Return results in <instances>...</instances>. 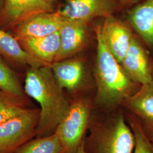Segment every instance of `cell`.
<instances>
[{
	"instance_id": "cell-1",
	"label": "cell",
	"mask_w": 153,
	"mask_h": 153,
	"mask_svg": "<svg viewBox=\"0 0 153 153\" xmlns=\"http://www.w3.org/2000/svg\"><path fill=\"white\" fill-rule=\"evenodd\" d=\"M24 90L40 105L35 137L54 133L67 114L71 103L66 98L50 66L30 67L25 80Z\"/></svg>"
},
{
	"instance_id": "cell-2",
	"label": "cell",
	"mask_w": 153,
	"mask_h": 153,
	"mask_svg": "<svg viewBox=\"0 0 153 153\" xmlns=\"http://www.w3.org/2000/svg\"><path fill=\"white\" fill-rule=\"evenodd\" d=\"M95 33L97 39L95 103L100 108L110 112L123 105L141 85L127 76L120 64L107 48L100 37L98 26L95 28Z\"/></svg>"
},
{
	"instance_id": "cell-3",
	"label": "cell",
	"mask_w": 153,
	"mask_h": 153,
	"mask_svg": "<svg viewBox=\"0 0 153 153\" xmlns=\"http://www.w3.org/2000/svg\"><path fill=\"white\" fill-rule=\"evenodd\" d=\"M89 134L85 137L86 153H133L135 138L121 114L96 120L91 117Z\"/></svg>"
},
{
	"instance_id": "cell-4",
	"label": "cell",
	"mask_w": 153,
	"mask_h": 153,
	"mask_svg": "<svg viewBox=\"0 0 153 153\" xmlns=\"http://www.w3.org/2000/svg\"><path fill=\"white\" fill-rule=\"evenodd\" d=\"M92 103L89 99L76 97L70 104L65 117L55 133L59 137L65 153H76L85 139L91 120Z\"/></svg>"
},
{
	"instance_id": "cell-5",
	"label": "cell",
	"mask_w": 153,
	"mask_h": 153,
	"mask_svg": "<svg viewBox=\"0 0 153 153\" xmlns=\"http://www.w3.org/2000/svg\"><path fill=\"white\" fill-rule=\"evenodd\" d=\"M39 108H27L19 115L0 124V153H14L36 136Z\"/></svg>"
},
{
	"instance_id": "cell-6",
	"label": "cell",
	"mask_w": 153,
	"mask_h": 153,
	"mask_svg": "<svg viewBox=\"0 0 153 153\" xmlns=\"http://www.w3.org/2000/svg\"><path fill=\"white\" fill-rule=\"evenodd\" d=\"M56 0H4L0 9V27L9 29L30 18L53 12Z\"/></svg>"
},
{
	"instance_id": "cell-7",
	"label": "cell",
	"mask_w": 153,
	"mask_h": 153,
	"mask_svg": "<svg viewBox=\"0 0 153 153\" xmlns=\"http://www.w3.org/2000/svg\"><path fill=\"white\" fill-rule=\"evenodd\" d=\"M119 10V0H68L62 9L57 10L66 20L87 22L98 17L114 16Z\"/></svg>"
},
{
	"instance_id": "cell-8",
	"label": "cell",
	"mask_w": 153,
	"mask_h": 153,
	"mask_svg": "<svg viewBox=\"0 0 153 153\" xmlns=\"http://www.w3.org/2000/svg\"><path fill=\"white\" fill-rule=\"evenodd\" d=\"M98 28L100 37L107 48L120 64L134 36L131 28L114 16L104 18Z\"/></svg>"
},
{
	"instance_id": "cell-9",
	"label": "cell",
	"mask_w": 153,
	"mask_h": 153,
	"mask_svg": "<svg viewBox=\"0 0 153 153\" xmlns=\"http://www.w3.org/2000/svg\"><path fill=\"white\" fill-rule=\"evenodd\" d=\"M65 21L57 10L42 13L12 28L11 34L18 40L42 37L59 31Z\"/></svg>"
},
{
	"instance_id": "cell-10",
	"label": "cell",
	"mask_w": 153,
	"mask_h": 153,
	"mask_svg": "<svg viewBox=\"0 0 153 153\" xmlns=\"http://www.w3.org/2000/svg\"><path fill=\"white\" fill-rule=\"evenodd\" d=\"M131 112L146 137L153 141V81L142 85L123 104Z\"/></svg>"
},
{
	"instance_id": "cell-11",
	"label": "cell",
	"mask_w": 153,
	"mask_h": 153,
	"mask_svg": "<svg viewBox=\"0 0 153 153\" xmlns=\"http://www.w3.org/2000/svg\"><path fill=\"white\" fill-rule=\"evenodd\" d=\"M88 23L66 20L59 30L60 48L55 61L71 58L85 47L88 39Z\"/></svg>"
},
{
	"instance_id": "cell-12",
	"label": "cell",
	"mask_w": 153,
	"mask_h": 153,
	"mask_svg": "<svg viewBox=\"0 0 153 153\" xmlns=\"http://www.w3.org/2000/svg\"><path fill=\"white\" fill-rule=\"evenodd\" d=\"M120 64L127 76L138 84L142 85L153 81V69L148 56L135 36Z\"/></svg>"
},
{
	"instance_id": "cell-13",
	"label": "cell",
	"mask_w": 153,
	"mask_h": 153,
	"mask_svg": "<svg viewBox=\"0 0 153 153\" xmlns=\"http://www.w3.org/2000/svg\"><path fill=\"white\" fill-rule=\"evenodd\" d=\"M49 66L57 82L62 89L74 94L85 87V67L81 59L71 57L55 61Z\"/></svg>"
},
{
	"instance_id": "cell-14",
	"label": "cell",
	"mask_w": 153,
	"mask_h": 153,
	"mask_svg": "<svg viewBox=\"0 0 153 153\" xmlns=\"http://www.w3.org/2000/svg\"><path fill=\"white\" fill-rule=\"evenodd\" d=\"M18 40L28 54L48 65L55 62L60 48L59 31L42 37Z\"/></svg>"
},
{
	"instance_id": "cell-15",
	"label": "cell",
	"mask_w": 153,
	"mask_h": 153,
	"mask_svg": "<svg viewBox=\"0 0 153 153\" xmlns=\"http://www.w3.org/2000/svg\"><path fill=\"white\" fill-rule=\"evenodd\" d=\"M128 19L138 36L153 47V0H144L130 7Z\"/></svg>"
},
{
	"instance_id": "cell-16",
	"label": "cell",
	"mask_w": 153,
	"mask_h": 153,
	"mask_svg": "<svg viewBox=\"0 0 153 153\" xmlns=\"http://www.w3.org/2000/svg\"><path fill=\"white\" fill-rule=\"evenodd\" d=\"M0 55L20 65L34 68L48 66L28 54L16 37L2 29H0Z\"/></svg>"
},
{
	"instance_id": "cell-17",
	"label": "cell",
	"mask_w": 153,
	"mask_h": 153,
	"mask_svg": "<svg viewBox=\"0 0 153 153\" xmlns=\"http://www.w3.org/2000/svg\"><path fill=\"white\" fill-rule=\"evenodd\" d=\"M14 153H65L57 134L32 138L18 149Z\"/></svg>"
},
{
	"instance_id": "cell-18",
	"label": "cell",
	"mask_w": 153,
	"mask_h": 153,
	"mask_svg": "<svg viewBox=\"0 0 153 153\" xmlns=\"http://www.w3.org/2000/svg\"><path fill=\"white\" fill-rule=\"evenodd\" d=\"M26 98L0 90V124L27 109Z\"/></svg>"
},
{
	"instance_id": "cell-19",
	"label": "cell",
	"mask_w": 153,
	"mask_h": 153,
	"mask_svg": "<svg viewBox=\"0 0 153 153\" xmlns=\"http://www.w3.org/2000/svg\"><path fill=\"white\" fill-rule=\"evenodd\" d=\"M0 90L25 98L24 88L16 73L0 58Z\"/></svg>"
},
{
	"instance_id": "cell-20",
	"label": "cell",
	"mask_w": 153,
	"mask_h": 153,
	"mask_svg": "<svg viewBox=\"0 0 153 153\" xmlns=\"http://www.w3.org/2000/svg\"><path fill=\"white\" fill-rule=\"evenodd\" d=\"M126 120L134 134V149L138 153H153V143L146 137L136 119L130 115Z\"/></svg>"
},
{
	"instance_id": "cell-21",
	"label": "cell",
	"mask_w": 153,
	"mask_h": 153,
	"mask_svg": "<svg viewBox=\"0 0 153 153\" xmlns=\"http://www.w3.org/2000/svg\"><path fill=\"white\" fill-rule=\"evenodd\" d=\"M141 1V0H119L120 10L130 8L139 3Z\"/></svg>"
},
{
	"instance_id": "cell-22",
	"label": "cell",
	"mask_w": 153,
	"mask_h": 153,
	"mask_svg": "<svg viewBox=\"0 0 153 153\" xmlns=\"http://www.w3.org/2000/svg\"><path fill=\"white\" fill-rule=\"evenodd\" d=\"M76 153H86L85 152V147H84V140L83 141L81 145L79 146Z\"/></svg>"
},
{
	"instance_id": "cell-23",
	"label": "cell",
	"mask_w": 153,
	"mask_h": 153,
	"mask_svg": "<svg viewBox=\"0 0 153 153\" xmlns=\"http://www.w3.org/2000/svg\"><path fill=\"white\" fill-rule=\"evenodd\" d=\"M3 2H4V0H0V9H1L2 6Z\"/></svg>"
},
{
	"instance_id": "cell-24",
	"label": "cell",
	"mask_w": 153,
	"mask_h": 153,
	"mask_svg": "<svg viewBox=\"0 0 153 153\" xmlns=\"http://www.w3.org/2000/svg\"><path fill=\"white\" fill-rule=\"evenodd\" d=\"M66 1H68V0H65Z\"/></svg>"
},
{
	"instance_id": "cell-25",
	"label": "cell",
	"mask_w": 153,
	"mask_h": 153,
	"mask_svg": "<svg viewBox=\"0 0 153 153\" xmlns=\"http://www.w3.org/2000/svg\"></svg>"
}]
</instances>
